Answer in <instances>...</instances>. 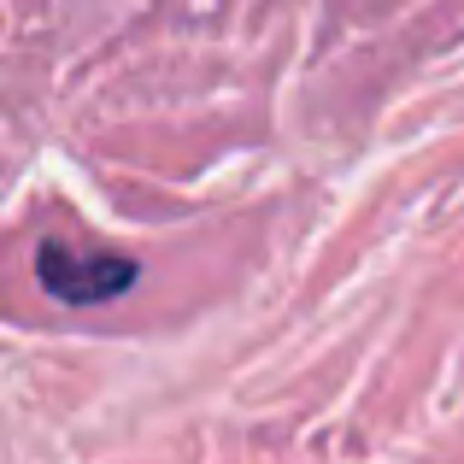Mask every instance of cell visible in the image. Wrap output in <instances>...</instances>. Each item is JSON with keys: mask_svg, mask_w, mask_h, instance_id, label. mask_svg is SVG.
<instances>
[{"mask_svg": "<svg viewBox=\"0 0 464 464\" xmlns=\"http://www.w3.org/2000/svg\"><path fill=\"white\" fill-rule=\"evenodd\" d=\"M35 276H42V288L59 295L65 306H101V300H118L136 283V265H130L124 253L82 247V241H42Z\"/></svg>", "mask_w": 464, "mask_h": 464, "instance_id": "6da1fadb", "label": "cell"}]
</instances>
